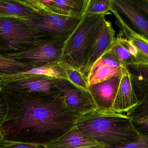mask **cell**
<instances>
[{
    "label": "cell",
    "mask_w": 148,
    "mask_h": 148,
    "mask_svg": "<svg viewBox=\"0 0 148 148\" xmlns=\"http://www.w3.org/2000/svg\"><path fill=\"white\" fill-rule=\"evenodd\" d=\"M123 67L110 50L93 64L87 73L88 85L116 76L121 77Z\"/></svg>",
    "instance_id": "cell-11"
},
{
    "label": "cell",
    "mask_w": 148,
    "mask_h": 148,
    "mask_svg": "<svg viewBox=\"0 0 148 148\" xmlns=\"http://www.w3.org/2000/svg\"><path fill=\"white\" fill-rule=\"evenodd\" d=\"M34 10L42 9L60 15L81 18L84 15L88 0H27Z\"/></svg>",
    "instance_id": "cell-10"
},
{
    "label": "cell",
    "mask_w": 148,
    "mask_h": 148,
    "mask_svg": "<svg viewBox=\"0 0 148 148\" xmlns=\"http://www.w3.org/2000/svg\"><path fill=\"white\" fill-rule=\"evenodd\" d=\"M116 37L115 32L111 22L105 19L102 22L97 32L84 71L85 77L93 64L110 50Z\"/></svg>",
    "instance_id": "cell-13"
},
{
    "label": "cell",
    "mask_w": 148,
    "mask_h": 148,
    "mask_svg": "<svg viewBox=\"0 0 148 148\" xmlns=\"http://www.w3.org/2000/svg\"><path fill=\"white\" fill-rule=\"evenodd\" d=\"M127 67L139 98L143 93L148 89V63H136Z\"/></svg>",
    "instance_id": "cell-18"
},
{
    "label": "cell",
    "mask_w": 148,
    "mask_h": 148,
    "mask_svg": "<svg viewBox=\"0 0 148 148\" xmlns=\"http://www.w3.org/2000/svg\"><path fill=\"white\" fill-rule=\"evenodd\" d=\"M36 12L25 1L0 0V17H13L28 21L33 18Z\"/></svg>",
    "instance_id": "cell-16"
},
{
    "label": "cell",
    "mask_w": 148,
    "mask_h": 148,
    "mask_svg": "<svg viewBox=\"0 0 148 148\" xmlns=\"http://www.w3.org/2000/svg\"><path fill=\"white\" fill-rule=\"evenodd\" d=\"M56 87L63 96L66 107L69 111L82 115L97 108L91 94L65 80L58 79Z\"/></svg>",
    "instance_id": "cell-8"
},
{
    "label": "cell",
    "mask_w": 148,
    "mask_h": 148,
    "mask_svg": "<svg viewBox=\"0 0 148 148\" xmlns=\"http://www.w3.org/2000/svg\"><path fill=\"white\" fill-rule=\"evenodd\" d=\"M65 41L53 38L40 39L21 52L5 55L27 63L36 68L60 62Z\"/></svg>",
    "instance_id": "cell-6"
},
{
    "label": "cell",
    "mask_w": 148,
    "mask_h": 148,
    "mask_svg": "<svg viewBox=\"0 0 148 148\" xmlns=\"http://www.w3.org/2000/svg\"><path fill=\"white\" fill-rule=\"evenodd\" d=\"M33 69V66L27 63L0 53V76L21 74Z\"/></svg>",
    "instance_id": "cell-19"
},
{
    "label": "cell",
    "mask_w": 148,
    "mask_h": 148,
    "mask_svg": "<svg viewBox=\"0 0 148 148\" xmlns=\"http://www.w3.org/2000/svg\"><path fill=\"white\" fill-rule=\"evenodd\" d=\"M140 97L137 106L126 114L132 120L148 115V89L143 93Z\"/></svg>",
    "instance_id": "cell-24"
},
{
    "label": "cell",
    "mask_w": 148,
    "mask_h": 148,
    "mask_svg": "<svg viewBox=\"0 0 148 148\" xmlns=\"http://www.w3.org/2000/svg\"><path fill=\"white\" fill-rule=\"evenodd\" d=\"M116 23L120 28L119 34L127 39L148 60V40L134 31L121 18L115 17Z\"/></svg>",
    "instance_id": "cell-17"
},
{
    "label": "cell",
    "mask_w": 148,
    "mask_h": 148,
    "mask_svg": "<svg viewBox=\"0 0 148 148\" xmlns=\"http://www.w3.org/2000/svg\"><path fill=\"white\" fill-rule=\"evenodd\" d=\"M121 77H112L98 83L88 85L89 92L97 108L112 109Z\"/></svg>",
    "instance_id": "cell-15"
},
{
    "label": "cell",
    "mask_w": 148,
    "mask_h": 148,
    "mask_svg": "<svg viewBox=\"0 0 148 148\" xmlns=\"http://www.w3.org/2000/svg\"><path fill=\"white\" fill-rule=\"evenodd\" d=\"M132 121L133 125L137 131L148 136V115L143 117L132 119Z\"/></svg>",
    "instance_id": "cell-27"
},
{
    "label": "cell",
    "mask_w": 148,
    "mask_h": 148,
    "mask_svg": "<svg viewBox=\"0 0 148 148\" xmlns=\"http://www.w3.org/2000/svg\"><path fill=\"white\" fill-rule=\"evenodd\" d=\"M107 148H148V136L139 132V136L135 140Z\"/></svg>",
    "instance_id": "cell-25"
},
{
    "label": "cell",
    "mask_w": 148,
    "mask_h": 148,
    "mask_svg": "<svg viewBox=\"0 0 148 148\" xmlns=\"http://www.w3.org/2000/svg\"><path fill=\"white\" fill-rule=\"evenodd\" d=\"M110 12L148 40V19L132 0H110Z\"/></svg>",
    "instance_id": "cell-9"
},
{
    "label": "cell",
    "mask_w": 148,
    "mask_h": 148,
    "mask_svg": "<svg viewBox=\"0 0 148 148\" xmlns=\"http://www.w3.org/2000/svg\"><path fill=\"white\" fill-rule=\"evenodd\" d=\"M75 126L85 135L110 146L132 142L139 136L131 119L112 109L97 108L82 115Z\"/></svg>",
    "instance_id": "cell-2"
},
{
    "label": "cell",
    "mask_w": 148,
    "mask_h": 148,
    "mask_svg": "<svg viewBox=\"0 0 148 148\" xmlns=\"http://www.w3.org/2000/svg\"><path fill=\"white\" fill-rule=\"evenodd\" d=\"M60 63L36 68L21 74L42 75L55 79L67 80L66 76L60 66Z\"/></svg>",
    "instance_id": "cell-22"
},
{
    "label": "cell",
    "mask_w": 148,
    "mask_h": 148,
    "mask_svg": "<svg viewBox=\"0 0 148 148\" xmlns=\"http://www.w3.org/2000/svg\"><path fill=\"white\" fill-rule=\"evenodd\" d=\"M139 102L140 100L133 85L131 74L127 67L124 66L112 110L125 114L135 108Z\"/></svg>",
    "instance_id": "cell-12"
},
{
    "label": "cell",
    "mask_w": 148,
    "mask_h": 148,
    "mask_svg": "<svg viewBox=\"0 0 148 148\" xmlns=\"http://www.w3.org/2000/svg\"><path fill=\"white\" fill-rule=\"evenodd\" d=\"M105 14L84 15L64 43L61 62L68 63L84 74L97 30Z\"/></svg>",
    "instance_id": "cell-3"
},
{
    "label": "cell",
    "mask_w": 148,
    "mask_h": 148,
    "mask_svg": "<svg viewBox=\"0 0 148 148\" xmlns=\"http://www.w3.org/2000/svg\"><path fill=\"white\" fill-rule=\"evenodd\" d=\"M3 86V81L2 78L0 76V89H1Z\"/></svg>",
    "instance_id": "cell-30"
},
{
    "label": "cell",
    "mask_w": 148,
    "mask_h": 148,
    "mask_svg": "<svg viewBox=\"0 0 148 148\" xmlns=\"http://www.w3.org/2000/svg\"><path fill=\"white\" fill-rule=\"evenodd\" d=\"M3 86L28 93L52 94L60 92L56 87L57 79L42 75L17 74L0 76Z\"/></svg>",
    "instance_id": "cell-7"
},
{
    "label": "cell",
    "mask_w": 148,
    "mask_h": 148,
    "mask_svg": "<svg viewBox=\"0 0 148 148\" xmlns=\"http://www.w3.org/2000/svg\"><path fill=\"white\" fill-rule=\"evenodd\" d=\"M3 136L2 134L1 133V130H0V142L3 140Z\"/></svg>",
    "instance_id": "cell-31"
},
{
    "label": "cell",
    "mask_w": 148,
    "mask_h": 148,
    "mask_svg": "<svg viewBox=\"0 0 148 148\" xmlns=\"http://www.w3.org/2000/svg\"><path fill=\"white\" fill-rule=\"evenodd\" d=\"M1 90L8 112L0 130L7 140L44 145L71 129L80 116L66 108L60 91L28 93L5 86Z\"/></svg>",
    "instance_id": "cell-1"
},
{
    "label": "cell",
    "mask_w": 148,
    "mask_h": 148,
    "mask_svg": "<svg viewBox=\"0 0 148 148\" xmlns=\"http://www.w3.org/2000/svg\"><path fill=\"white\" fill-rule=\"evenodd\" d=\"M8 112V106L5 97L0 89V127L4 122Z\"/></svg>",
    "instance_id": "cell-28"
},
{
    "label": "cell",
    "mask_w": 148,
    "mask_h": 148,
    "mask_svg": "<svg viewBox=\"0 0 148 148\" xmlns=\"http://www.w3.org/2000/svg\"><path fill=\"white\" fill-rule=\"evenodd\" d=\"M60 65L68 81L77 88L88 91V81L82 72L65 63L60 62Z\"/></svg>",
    "instance_id": "cell-20"
},
{
    "label": "cell",
    "mask_w": 148,
    "mask_h": 148,
    "mask_svg": "<svg viewBox=\"0 0 148 148\" xmlns=\"http://www.w3.org/2000/svg\"><path fill=\"white\" fill-rule=\"evenodd\" d=\"M124 38L120 34L116 37L110 50L113 52L120 62L124 66L135 64V62L128 50Z\"/></svg>",
    "instance_id": "cell-21"
},
{
    "label": "cell",
    "mask_w": 148,
    "mask_h": 148,
    "mask_svg": "<svg viewBox=\"0 0 148 148\" xmlns=\"http://www.w3.org/2000/svg\"><path fill=\"white\" fill-rule=\"evenodd\" d=\"M44 146L45 148H107L110 147L85 135L75 126Z\"/></svg>",
    "instance_id": "cell-14"
},
{
    "label": "cell",
    "mask_w": 148,
    "mask_h": 148,
    "mask_svg": "<svg viewBox=\"0 0 148 148\" xmlns=\"http://www.w3.org/2000/svg\"><path fill=\"white\" fill-rule=\"evenodd\" d=\"M32 19L26 21L41 38L66 41L78 25L81 18L60 15L44 10H35Z\"/></svg>",
    "instance_id": "cell-5"
},
{
    "label": "cell",
    "mask_w": 148,
    "mask_h": 148,
    "mask_svg": "<svg viewBox=\"0 0 148 148\" xmlns=\"http://www.w3.org/2000/svg\"><path fill=\"white\" fill-rule=\"evenodd\" d=\"M43 39L26 21L19 18L0 17V53L3 55L21 52Z\"/></svg>",
    "instance_id": "cell-4"
},
{
    "label": "cell",
    "mask_w": 148,
    "mask_h": 148,
    "mask_svg": "<svg viewBox=\"0 0 148 148\" xmlns=\"http://www.w3.org/2000/svg\"><path fill=\"white\" fill-rule=\"evenodd\" d=\"M0 148H45L43 144L16 142L3 140L0 142Z\"/></svg>",
    "instance_id": "cell-26"
},
{
    "label": "cell",
    "mask_w": 148,
    "mask_h": 148,
    "mask_svg": "<svg viewBox=\"0 0 148 148\" xmlns=\"http://www.w3.org/2000/svg\"><path fill=\"white\" fill-rule=\"evenodd\" d=\"M110 0H88L84 15L110 14Z\"/></svg>",
    "instance_id": "cell-23"
},
{
    "label": "cell",
    "mask_w": 148,
    "mask_h": 148,
    "mask_svg": "<svg viewBox=\"0 0 148 148\" xmlns=\"http://www.w3.org/2000/svg\"><path fill=\"white\" fill-rule=\"evenodd\" d=\"M134 4L148 19V0H132Z\"/></svg>",
    "instance_id": "cell-29"
}]
</instances>
